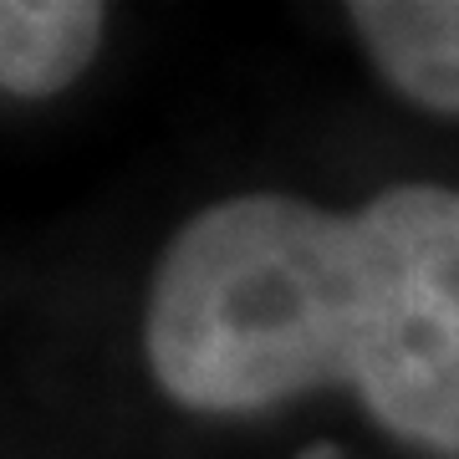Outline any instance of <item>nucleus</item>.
<instances>
[{
    "mask_svg": "<svg viewBox=\"0 0 459 459\" xmlns=\"http://www.w3.org/2000/svg\"><path fill=\"white\" fill-rule=\"evenodd\" d=\"M373 316L362 220L240 195L169 246L148 301V362L189 409H261L358 383Z\"/></svg>",
    "mask_w": 459,
    "mask_h": 459,
    "instance_id": "nucleus-1",
    "label": "nucleus"
},
{
    "mask_svg": "<svg viewBox=\"0 0 459 459\" xmlns=\"http://www.w3.org/2000/svg\"><path fill=\"white\" fill-rule=\"evenodd\" d=\"M358 220L373 255L358 388L394 434L459 455V195L403 184Z\"/></svg>",
    "mask_w": 459,
    "mask_h": 459,
    "instance_id": "nucleus-2",
    "label": "nucleus"
},
{
    "mask_svg": "<svg viewBox=\"0 0 459 459\" xmlns=\"http://www.w3.org/2000/svg\"><path fill=\"white\" fill-rule=\"evenodd\" d=\"M347 16L398 92L459 113V0H362Z\"/></svg>",
    "mask_w": 459,
    "mask_h": 459,
    "instance_id": "nucleus-3",
    "label": "nucleus"
},
{
    "mask_svg": "<svg viewBox=\"0 0 459 459\" xmlns=\"http://www.w3.org/2000/svg\"><path fill=\"white\" fill-rule=\"evenodd\" d=\"M102 31L98 5L62 0H0V87L47 98L87 66Z\"/></svg>",
    "mask_w": 459,
    "mask_h": 459,
    "instance_id": "nucleus-4",
    "label": "nucleus"
}]
</instances>
